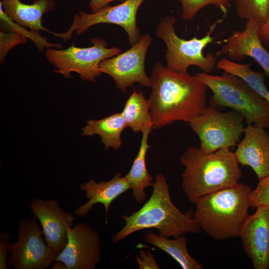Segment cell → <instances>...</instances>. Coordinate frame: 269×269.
<instances>
[{"instance_id": "cell-5", "label": "cell", "mask_w": 269, "mask_h": 269, "mask_svg": "<svg viewBox=\"0 0 269 269\" xmlns=\"http://www.w3.org/2000/svg\"><path fill=\"white\" fill-rule=\"evenodd\" d=\"M195 76L212 91L211 105L230 108L242 115L247 125L269 128V104L241 78L225 71Z\"/></svg>"}, {"instance_id": "cell-31", "label": "cell", "mask_w": 269, "mask_h": 269, "mask_svg": "<svg viewBox=\"0 0 269 269\" xmlns=\"http://www.w3.org/2000/svg\"><path fill=\"white\" fill-rule=\"evenodd\" d=\"M125 0H91L89 6L91 12H95L114 1H123Z\"/></svg>"}, {"instance_id": "cell-32", "label": "cell", "mask_w": 269, "mask_h": 269, "mask_svg": "<svg viewBox=\"0 0 269 269\" xmlns=\"http://www.w3.org/2000/svg\"><path fill=\"white\" fill-rule=\"evenodd\" d=\"M51 269H67L66 266L60 261L55 260L52 264Z\"/></svg>"}, {"instance_id": "cell-11", "label": "cell", "mask_w": 269, "mask_h": 269, "mask_svg": "<svg viewBox=\"0 0 269 269\" xmlns=\"http://www.w3.org/2000/svg\"><path fill=\"white\" fill-rule=\"evenodd\" d=\"M152 41L151 36L145 33L128 50L101 62V73L112 77L117 88L122 93L137 83L150 87V78L145 70V60Z\"/></svg>"}, {"instance_id": "cell-4", "label": "cell", "mask_w": 269, "mask_h": 269, "mask_svg": "<svg viewBox=\"0 0 269 269\" xmlns=\"http://www.w3.org/2000/svg\"><path fill=\"white\" fill-rule=\"evenodd\" d=\"M252 190L239 182L200 198L195 203L193 216L201 230L219 241L239 237L240 228L249 215Z\"/></svg>"}, {"instance_id": "cell-9", "label": "cell", "mask_w": 269, "mask_h": 269, "mask_svg": "<svg viewBox=\"0 0 269 269\" xmlns=\"http://www.w3.org/2000/svg\"><path fill=\"white\" fill-rule=\"evenodd\" d=\"M145 0H125L114 5H106L95 12L80 11L74 15L72 23L65 32L55 33L54 36L67 41L74 32L78 35L86 33L90 27L101 23L113 24L122 27L128 35L132 46L140 39L142 35L136 24V15Z\"/></svg>"}, {"instance_id": "cell-8", "label": "cell", "mask_w": 269, "mask_h": 269, "mask_svg": "<svg viewBox=\"0 0 269 269\" xmlns=\"http://www.w3.org/2000/svg\"><path fill=\"white\" fill-rule=\"evenodd\" d=\"M244 116L234 110L221 112L210 105L188 124L198 135L201 149L211 153L236 145L244 133Z\"/></svg>"}, {"instance_id": "cell-23", "label": "cell", "mask_w": 269, "mask_h": 269, "mask_svg": "<svg viewBox=\"0 0 269 269\" xmlns=\"http://www.w3.org/2000/svg\"><path fill=\"white\" fill-rule=\"evenodd\" d=\"M251 64H241L224 58L216 64L218 69L230 73L243 80L269 104V91L265 84V74L251 68Z\"/></svg>"}, {"instance_id": "cell-6", "label": "cell", "mask_w": 269, "mask_h": 269, "mask_svg": "<svg viewBox=\"0 0 269 269\" xmlns=\"http://www.w3.org/2000/svg\"><path fill=\"white\" fill-rule=\"evenodd\" d=\"M175 21V16L167 15L161 18L155 29L156 36L162 40L166 46V66L180 73H187L191 66L198 67L205 73L211 72L217 64L216 57L210 52L204 54L203 50L209 44L215 43V37L212 34L222 19L210 25L203 37L194 36L188 40L178 36L174 28Z\"/></svg>"}, {"instance_id": "cell-20", "label": "cell", "mask_w": 269, "mask_h": 269, "mask_svg": "<svg viewBox=\"0 0 269 269\" xmlns=\"http://www.w3.org/2000/svg\"><path fill=\"white\" fill-rule=\"evenodd\" d=\"M121 113H116L99 120L87 121L82 130V135H98L105 149H118L122 144L121 134L127 128Z\"/></svg>"}, {"instance_id": "cell-19", "label": "cell", "mask_w": 269, "mask_h": 269, "mask_svg": "<svg viewBox=\"0 0 269 269\" xmlns=\"http://www.w3.org/2000/svg\"><path fill=\"white\" fill-rule=\"evenodd\" d=\"M152 129V126H148L142 131L138 152L129 172L125 176L132 190L133 197L138 203L143 202L146 198L145 189L153 185L152 177L148 172L146 164V153L150 147L148 139Z\"/></svg>"}, {"instance_id": "cell-3", "label": "cell", "mask_w": 269, "mask_h": 269, "mask_svg": "<svg viewBox=\"0 0 269 269\" xmlns=\"http://www.w3.org/2000/svg\"><path fill=\"white\" fill-rule=\"evenodd\" d=\"M179 160L184 167L182 189L191 203L195 204L207 194L237 184L242 177L240 163L230 148L207 153L200 147L190 146Z\"/></svg>"}, {"instance_id": "cell-7", "label": "cell", "mask_w": 269, "mask_h": 269, "mask_svg": "<svg viewBox=\"0 0 269 269\" xmlns=\"http://www.w3.org/2000/svg\"><path fill=\"white\" fill-rule=\"evenodd\" d=\"M90 41L92 46L88 47L72 45L65 49L47 48L45 57L55 68L54 72L66 78L76 72L81 79L95 82L102 74L99 69L101 62L120 54L121 50L116 46L108 47L103 39L92 38Z\"/></svg>"}, {"instance_id": "cell-13", "label": "cell", "mask_w": 269, "mask_h": 269, "mask_svg": "<svg viewBox=\"0 0 269 269\" xmlns=\"http://www.w3.org/2000/svg\"><path fill=\"white\" fill-rule=\"evenodd\" d=\"M29 208L39 221L47 245L60 253L67 244L68 229L72 227L75 215L62 208L56 199H34Z\"/></svg>"}, {"instance_id": "cell-10", "label": "cell", "mask_w": 269, "mask_h": 269, "mask_svg": "<svg viewBox=\"0 0 269 269\" xmlns=\"http://www.w3.org/2000/svg\"><path fill=\"white\" fill-rule=\"evenodd\" d=\"M36 217L22 218L17 228L18 239L12 244L8 266L14 269H45L52 265L59 253L42 238Z\"/></svg>"}, {"instance_id": "cell-2", "label": "cell", "mask_w": 269, "mask_h": 269, "mask_svg": "<svg viewBox=\"0 0 269 269\" xmlns=\"http://www.w3.org/2000/svg\"><path fill=\"white\" fill-rule=\"evenodd\" d=\"M151 196L137 211L131 215H123L125 225L112 238L113 243L141 230L155 228L166 238H178L188 233L197 234L201 228L193 211L182 213L172 203L168 186L161 173L155 175Z\"/></svg>"}, {"instance_id": "cell-26", "label": "cell", "mask_w": 269, "mask_h": 269, "mask_svg": "<svg viewBox=\"0 0 269 269\" xmlns=\"http://www.w3.org/2000/svg\"><path fill=\"white\" fill-rule=\"evenodd\" d=\"M28 37L24 34L15 30L7 32L1 29L0 31V61L4 62L8 52L16 45L25 43Z\"/></svg>"}, {"instance_id": "cell-25", "label": "cell", "mask_w": 269, "mask_h": 269, "mask_svg": "<svg viewBox=\"0 0 269 269\" xmlns=\"http://www.w3.org/2000/svg\"><path fill=\"white\" fill-rule=\"evenodd\" d=\"M182 6L181 18L185 20L193 19L204 7L213 5L226 15L230 6L229 0H179Z\"/></svg>"}, {"instance_id": "cell-1", "label": "cell", "mask_w": 269, "mask_h": 269, "mask_svg": "<svg viewBox=\"0 0 269 269\" xmlns=\"http://www.w3.org/2000/svg\"><path fill=\"white\" fill-rule=\"evenodd\" d=\"M148 99L152 129L176 121L189 123L207 107L208 87L195 76L173 71L158 61L151 71Z\"/></svg>"}, {"instance_id": "cell-18", "label": "cell", "mask_w": 269, "mask_h": 269, "mask_svg": "<svg viewBox=\"0 0 269 269\" xmlns=\"http://www.w3.org/2000/svg\"><path fill=\"white\" fill-rule=\"evenodd\" d=\"M7 16L18 25L28 27L32 31L42 30L53 35L42 24L43 15L56 6L55 0H34L31 4L23 3L20 0H2L0 2Z\"/></svg>"}, {"instance_id": "cell-15", "label": "cell", "mask_w": 269, "mask_h": 269, "mask_svg": "<svg viewBox=\"0 0 269 269\" xmlns=\"http://www.w3.org/2000/svg\"><path fill=\"white\" fill-rule=\"evenodd\" d=\"M259 24L254 19L247 21L245 29L234 31L224 40L217 56L226 55L232 60H242L246 56L253 58L269 78V52L259 35Z\"/></svg>"}, {"instance_id": "cell-27", "label": "cell", "mask_w": 269, "mask_h": 269, "mask_svg": "<svg viewBox=\"0 0 269 269\" xmlns=\"http://www.w3.org/2000/svg\"><path fill=\"white\" fill-rule=\"evenodd\" d=\"M259 181L250 194V207L253 209L269 206V175Z\"/></svg>"}, {"instance_id": "cell-29", "label": "cell", "mask_w": 269, "mask_h": 269, "mask_svg": "<svg viewBox=\"0 0 269 269\" xmlns=\"http://www.w3.org/2000/svg\"><path fill=\"white\" fill-rule=\"evenodd\" d=\"M136 261L139 269H159L152 254L145 250H140L136 256Z\"/></svg>"}, {"instance_id": "cell-30", "label": "cell", "mask_w": 269, "mask_h": 269, "mask_svg": "<svg viewBox=\"0 0 269 269\" xmlns=\"http://www.w3.org/2000/svg\"><path fill=\"white\" fill-rule=\"evenodd\" d=\"M259 35L263 44L269 50V11L265 21L259 26Z\"/></svg>"}, {"instance_id": "cell-12", "label": "cell", "mask_w": 269, "mask_h": 269, "mask_svg": "<svg viewBox=\"0 0 269 269\" xmlns=\"http://www.w3.org/2000/svg\"><path fill=\"white\" fill-rule=\"evenodd\" d=\"M67 242L55 260L62 262L67 269H95L101 260L98 233L80 223L68 229Z\"/></svg>"}, {"instance_id": "cell-16", "label": "cell", "mask_w": 269, "mask_h": 269, "mask_svg": "<svg viewBox=\"0 0 269 269\" xmlns=\"http://www.w3.org/2000/svg\"><path fill=\"white\" fill-rule=\"evenodd\" d=\"M235 152L241 165L251 167L259 180L269 175V133L265 128L248 125Z\"/></svg>"}, {"instance_id": "cell-21", "label": "cell", "mask_w": 269, "mask_h": 269, "mask_svg": "<svg viewBox=\"0 0 269 269\" xmlns=\"http://www.w3.org/2000/svg\"><path fill=\"white\" fill-rule=\"evenodd\" d=\"M143 240L165 252L175 260L183 269H203L204 266L192 258L187 249V238L185 235L170 239L151 231L143 234Z\"/></svg>"}, {"instance_id": "cell-33", "label": "cell", "mask_w": 269, "mask_h": 269, "mask_svg": "<svg viewBox=\"0 0 269 269\" xmlns=\"http://www.w3.org/2000/svg\"><path fill=\"white\" fill-rule=\"evenodd\" d=\"M229 0L230 1H233V0Z\"/></svg>"}, {"instance_id": "cell-17", "label": "cell", "mask_w": 269, "mask_h": 269, "mask_svg": "<svg viewBox=\"0 0 269 269\" xmlns=\"http://www.w3.org/2000/svg\"><path fill=\"white\" fill-rule=\"evenodd\" d=\"M80 189L85 193L88 201L79 206L74 211V214L84 217L87 215L95 204H102L105 210V223L107 224L109 208L112 202L131 189V187L125 176L122 177L120 172H117L108 181L97 182L91 179L81 183Z\"/></svg>"}, {"instance_id": "cell-14", "label": "cell", "mask_w": 269, "mask_h": 269, "mask_svg": "<svg viewBox=\"0 0 269 269\" xmlns=\"http://www.w3.org/2000/svg\"><path fill=\"white\" fill-rule=\"evenodd\" d=\"M243 249L255 269L269 268V206L248 215L239 234Z\"/></svg>"}, {"instance_id": "cell-28", "label": "cell", "mask_w": 269, "mask_h": 269, "mask_svg": "<svg viewBox=\"0 0 269 269\" xmlns=\"http://www.w3.org/2000/svg\"><path fill=\"white\" fill-rule=\"evenodd\" d=\"M11 235L5 231L0 233V269H7V257L10 253L12 243L10 242Z\"/></svg>"}, {"instance_id": "cell-24", "label": "cell", "mask_w": 269, "mask_h": 269, "mask_svg": "<svg viewBox=\"0 0 269 269\" xmlns=\"http://www.w3.org/2000/svg\"><path fill=\"white\" fill-rule=\"evenodd\" d=\"M236 12L243 19H254L260 26L269 11V0H235Z\"/></svg>"}, {"instance_id": "cell-22", "label": "cell", "mask_w": 269, "mask_h": 269, "mask_svg": "<svg viewBox=\"0 0 269 269\" xmlns=\"http://www.w3.org/2000/svg\"><path fill=\"white\" fill-rule=\"evenodd\" d=\"M122 115L127 127L134 132H142L147 126H153L150 104L141 91L135 89L127 99Z\"/></svg>"}]
</instances>
